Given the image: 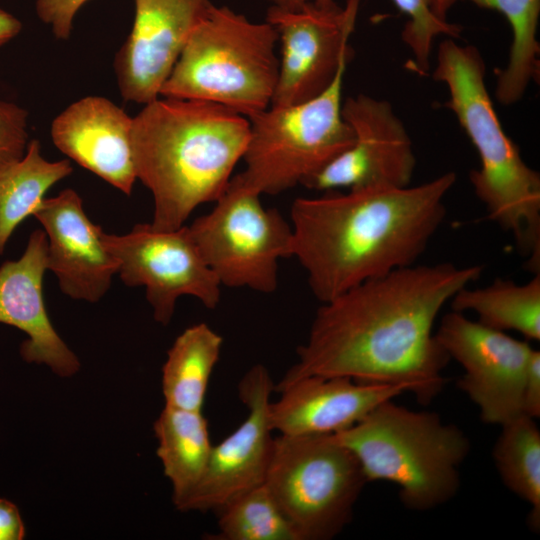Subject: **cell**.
<instances>
[{"label":"cell","mask_w":540,"mask_h":540,"mask_svg":"<svg viewBox=\"0 0 540 540\" xmlns=\"http://www.w3.org/2000/svg\"><path fill=\"white\" fill-rule=\"evenodd\" d=\"M214 540H299L265 484L236 496L220 509Z\"/></svg>","instance_id":"obj_26"},{"label":"cell","mask_w":540,"mask_h":540,"mask_svg":"<svg viewBox=\"0 0 540 540\" xmlns=\"http://www.w3.org/2000/svg\"><path fill=\"white\" fill-rule=\"evenodd\" d=\"M478 7L502 13L512 30V43L506 67L497 73L495 94L498 102L512 105L523 97L539 76L540 44L537 28L540 0H468Z\"/></svg>","instance_id":"obj_24"},{"label":"cell","mask_w":540,"mask_h":540,"mask_svg":"<svg viewBox=\"0 0 540 540\" xmlns=\"http://www.w3.org/2000/svg\"><path fill=\"white\" fill-rule=\"evenodd\" d=\"M131 32L115 55L117 85L124 100L147 104L174 67L210 0H134Z\"/></svg>","instance_id":"obj_15"},{"label":"cell","mask_w":540,"mask_h":540,"mask_svg":"<svg viewBox=\"0 0 540 540\" xmlns=\"http://www.w3.org/2000/svg\"><path fill=\"white\" fill-rule=\"evenodd\" d=\"M47 249L44 230H34L22 256L0 266V323L28 336L20 346L26 362L46 364L58 376L70 377L80 362L54 329L43 298Z\"/></svg>","instance_id":"obj_17"},{"label":"cell","mask_w":540,"mask_h":540,"mask_svg":"<svg viewBox=\"0 0 540 540\" xmlns=\"http://www.w3.org/2000/svg\"><path fill=\"white\" fill-rule=\"evenodd\" d=\"M24 535L25 527L18 508L0 498V540H21Z\"/></svg>","instance_id":"obj_31"},{"label":"cell","mask_w":540,"mask_h":540,"mask_svg":"<svg viewBox=\"0 0 540 540\" xmlns=\"http://www.w3.org/2000/svg\"><path fill=\"white\" fill-rule=\"evenodd\" d=\"M332 436L355 456L367 482L394 483L403 505L415 511L434 509L456 495L459 469L470 451L456 425L393 399Z\"/></svg>","instance_id":"obj_5"},{"label":"cell","mask_w":540,"mask_h":540,"mask_svg":"<svg viewBox=\"0 0 540 540\" xmlns=\"http://www.w3.org/2000/svg\"><path fill=\"white\" fill-rule=\"evenodd\" d=\"M260 196L232 177L214 208L188 228L221 286L270 294L279 261L292 257L293 230Z\"/></svg>","instance_id":"obj_9"},{"label":"cell","mask_w":540,"mask_h":540,"mask_svg":"<svg viewBox=\"0 0 540 540\" xmlns=\"http://www.w3.org/2000/svg\"><path fill=\"white\" fill-rule=\"evenodd\" d=\"M157 456L172 484V500L183 511L199 486L212 450L208 421L202 411L165 406L154 423Z\"/></svg>","instance_id":"obj_20"},{"label":"cell","mask_w":540,"mask_h":540,"mask_svg":"<svg viewBox=\"0 0 540 540\" xmlns=\"http://www.w3.org/2000/svg\"><path fill=\"white\" fill-rule=\"evenodd\" d=\"M130 117L101 96L81 98L54 118V145L81 167L126 195L137 179L131 147Z\"/></svg>","instance_id":"obj_18"},{"label":"cell","mask_w":540,"mask_h":540,"mask_svg":"<svg viewBox=\"0 0 540 540\" xmlns=\"http://www.w3.org/2000/svg\"><path fill=\"white\" fill-rule=\"evenodd\" d=\"M457 0H431L433 13L442 20H447V14Z\"/></svg>","instance_id":"obj_33"},{"label":"cell","mask_w":540,"mask_h":540,"mask_svg":"<svg viewBox=\"0 0 540 540\" xmlns=\"http://www.w3.org/2000/svg\"><path fill=\"white\" fill-rule=\"evenodd\" d=\"M523 413L534 419L540 416V352L535 349L524 382Z\"/></svg>","instance_id":"obj_30"},{"label":"cell","mask_w":540,"mask_h":540,"mask_svg":"<svg viewBox=\"0 0 540 540\" xmlns=\"http://www.w3.org/2000/svg\"><path fill=\"white\" fill-rule=\"evenodd\" d=\"M435 337L464 369L458 387L478 407L483 422L501 426L524 414V382L534 350L528 341L453 310L443 316Z\"/></svg>","instance_id":"obj_12"},{"label":"cell","mask_w":540,"mask_h":540,"mask_svg":"<svg viewBox=\"0 0 540 540\" xmlns=\"http://www.w3.org/2000/svg\"><path fill=\"white\" fill-rule=\"evenodd\" d=\"M105 248L117 259L121 281L145 287L154 319L167 325L181 296H192L215 309L221 284L196 246L188 226L166 230L136 224L124 235L102 232Z\"/></svg>","instance_id":"obj_10"},{"label":"cell","mask_w":540,"mask_h":540,"mask_svg":"<svg viewBox=\"0 0 540 540\" xmlns=\"http://www.w3.org/2000/svg\"><path fill=\"white\" fill-rule=\"evenodd\" d=\"M28 143L27 111L0 99V173L24 156Z\"/></svg>","instance_id":"obj_28"},{"label":"cell","mask_w":540,"mask_h":540,"mask_svg":"<svg viewBox=\"0 0 540 540\" xmlns=\"http://www.w3.org/2000/svg\"><path fill=\"white\" fill-rule=\"evenodd\" d=\"M347 64L317 97L290 106H269L251 116L245 169L233 176L262 194H279L316 174L354 142L342 116Z\"/></svg>","instance_id":"obj_7"},{"label":"cell","mask_w":540,"mask_h":540,"mask_svg":"<svg viewBox=\"0 0 540 540\" xmlns=\"http://www.w3.org/2000/svg\"><path fill=\"white\" fill-rule=\"evenodd\" d=\"M457 312L471 311L477 321L500 331H515L540 340V273L524 284L495 279L491 284L460 289L450 300Z\"/></svg>","instance_id":"obj_22"},{"label":"cell","mask_w":540,"mask_h":540,"mask_svg":"<svg viewBox=\"0 0 540 540\" xmlns=\"http://www.w3.org/2000/svg\"><path fill=\"white\" fill-rule=\"evenodd\" d=\"M493 459L504 485L530 505L528 525L540 528V431L522 414L501 425Z\"/></svg>","instance_id":"obj_25"},{"label":"cell","mask_w":540,"mask_h":540,"mask_svg":"<svg viewBox=\"0 0 540 540\" xmlns=\"http://www.w3.org/2000/svg\"><path fill=\"white\" fill-rule=\"evenodd\" d=\"M485 63L473 45L443 40L433 78L449 92L453 112L479 157L469 180L487 217L510 233L529 266L540 270V175L505 133L485 84Z\"/></svg>","instance_id":"obj_4"},{"label":"cell","mask_w":540,"mask_h":540,"mask_svg":"<svg viewBox=\"0 0 540 540\" xmlns=\"http://www.w3.org/2000/svg\"><path fill=\"white\" fill-rule=\"evenodd\" d=\"M87 0H36L38 18L48 25L59 40L69 39L73 20Z\"/></svg>","instance_id":"obj_29"},{"label":"cell","mask_w":540,"mask_h":540,"mask_svg":"<svg viewBox=\"0 0 540 540\" xmlns=\"http://www.w3.org/2000/svg\"><path fill=\"white\" fill-rule=\"evenodd\" d=\"M276 29L211 4L191 32L159 96L205 100L247 118L271 104L279 60Z\"/></svg>","instance_id":"obj_6"},{"label":"cell","mask_w":540,"mask_h":540,"mask_svg":"<svg viewBox=\"0 0 540 540\" xmlns=\"http://www.w3.org/2000/svg\"><path fill=\"white\" fill-rule=\"evenodd\" d=\"M223 338L206 323L186 328L167 352L162 368L165 406L202 411Z\"/></svg>","instance_id":"obj_21"},{"label":"cell","mask_w":540,"mask_h":540,"mask_svg":"<svg viewBox=\"0 0 540 540\" xmlns=\"http://www.w3.org/2000/svg\"><path fill=\"white\" fill-rule=\"evenodd\" d=\"M72 171L66 159L46 160L40 142L33 139L24 156L0 173V255L16 228L40 206L48 189Z\"/></svg>","instance_id":"obj_23"},{"label":"cell","mask_w":540,"mask_h":540,"mask_svg":"<svg viewBox=\"0 0 540 540\" xmlns=\"http://www.w3.org/2000/svg\"><path fill=\"white\" fill-rule=\"evenodd\" d=\"M342 116L354 132V142L302 185L322 192L409 186L416 156L392 105L360 93L342 102Z\"/></svg>","instance_id":"obj_13"},{"label":"cell","mask_w":540,"mask_h":540,"mask_svg":"<svg viewBox=\"0 0 540 540\" xmlns=\"http://www.w3.org/2000/svg\"><path fill=\"white\" fill-rule=\"evenodd\" d=\"M250 136L247 117L217 103L156 98L132 120L137 179L152 193L151 224L182 227L200 205L215 202L243 159Z\"/></svg>","instance_id":"obj_3"},{"label":"cell","mask_w":540,"mask_h":540,"mask_svg":"<svg viewBox=\"0 0 540 540\" xmlns=\"http://www.w3.org/2000/svg\"><path fill=\"white\" fill-rule=\"evenodd\" d=\"M47 236V270L72 299L98 302L118 273L117 259L105 248L102 228L87 216L73 189L44 198L33 215Z\"/></svg>","instance_id":"obj_16"},{"label":"cell","mask_w":540,"mask_h":540,"mask_svg":"<svg viewBox=\"0 0 540 540\" xmlns=\"http://www.w3.org/2000/svg\"><path fill=\"white\" fill-rule=\"evenodd\" d=\"M367 480L332 434L274 437L265 486L299 540H329L351 521Z\"/></svg>","instance_id":"obj_8"},{"label":"cell","mask_w":540,"mask_h":540,"mask_svg":"<svg viewBox=\"0 0 540 540\" xmlns=\"http://www.w3.org/2000/svg\"><path fill=\"white\" fill-rule=\"evenodd\" d=\"M275 391L270 403L274 431L282 435H328L344 430L380 403L407 392L404 386L360 383L343 377L306 376Z\"/></svg>","instance_id":"obj_19"},{"label":"cell","mask_w":540,"mask_h":540,"mask_svg":"<svg viewBox=\"0 0 540 540\" xmlns=\"http://www.w3.org/2000/svg\"><path fill=\"white\" fill-rule=\"evenodd\" d=\"M22 30L21 21L0 8V46L16 37Z\"/></svg>","instance_id":"obj_32"},{"label":"cell","mask_w":540,"mask_h":540,"mask_svg":"<svg viewBox=\"0 0 540 540\" xmlns=\"http://www.w3.org/2000/svg\"><path fill=\"white\" fill-rule=\"evenodd\" d=\"M445 172L416 186L299 197L291 206L293 252L322 303L365 281L416 264L446 216L456 183Z\"/></svg>","instance_id":"obj_2"},{"label":"cell","mask_w":540,"mask_h":540,"mask_svg":"<svg viewBox=\"0 0 540 540\" xmlns=\"http://www.w3.org/2000/svg\"><path fill=\"white\" fill-rule=\"evenodd\" d=\"M360 0L318 5L310 0L297 10L271 6L266 21L281 44L279 73L270 106H290L311 100L334 81L353 53L349 39Z\"/></svg>","instance_id":"obj_11"},{"label":"cell","mask_w":540,"mask_h":540,"mask_svg":"<svg viewBox=\"0 0 540 540\" xmlns=\"http://www.w3.org/2000/svg\"><path fill=\"white\" fill-rule=\"evenodd\" d=\"M272 3V6L285 9L297 10L308 0H267Z\"/></svg>","instance_id":"obj_34"},{"label":"cell","mask_w":540,"mask_h":540,"mask_svg":"<svg viewBox=\"0 0 540 540\" xmlns=\"http://www.w3.org/2000/svg\"><path fill=\"white\" fill-rule=\"evenodd\" d=\"M480 265H411L322 302L297 361L274 390L306 376L400 385L422 404L443 389L450 358L433 332L442 308Z\"/></svg>","instance_id":"obj_1"},{"label":"cell","mask_w":540,"mask_h":540,"mask_svg":"<svg viewBox=\"0 0 540 540\" xmlns=\"http://www.w3.org/2000/svg\"><path fill=\"white\" fill-rule=\"evenodd\" d=\"M273 391L265 366L257 364L246 372L238 394L248 409L247 417L212 446L204 476L183 511H217L236 496L264 484L274 443L269 416Z\"/></svg>","instance_id":"obj_14"},{"label":"cell","mask_w":540,"mask_h":540,"mask_svg":"<svg viewBox=\"0 0 540 540\" xmlns=\"http://www.w3.org/2000/svg\"><path fill=\"white\" fill-rule=\"evenodd\" d=\"M318 5H329L334 0H313ZM398 9L408 16L401 32L403 42L413 54L414 66L421 74L430 68L432 46L439 35L459 38L462 27L438 18L432 11L431 0H393Z\"/></svg>","instance_id":"obj_27"}]
</instances>
